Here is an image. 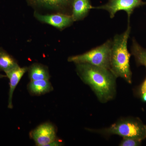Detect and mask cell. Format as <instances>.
<instances>
[{
  "instance_id": "d6986e66",
  "label": "cell",
  "mask_w": 146,
  "mask_h": 146,
  "mask_svg": "<svg viewBox=\"0 0 146 146\" xmlns=\"http://www.w3.org/2000/svg\"><path fill=\"white\" fill-rule=\"evenodd\" d=\"M145 127L146 130V125H145Z\"/></svg>"
},
{
  "instance_id": "ba28073f",
  "label": "cell",
  "mask_w": 146,
  "mask_h": 146,
  "mask_svg": "<svg viewBox=\"0 0 146 146\" xmlns=\"http://www.w3.org/2000/svg\"><path fill=\"white\" fill-rule=\"evenodd\" d=\"M28 70V67L21 68L18 65L5 73L6 76L9 80L8 105V108L9 109H12L13 108L12 99L13 92L23 76L27 72Z\"/></svg>"
},
{
  "instance_id": "ac0fdd59",
  "label": "cell",
  "mask_w": 146,
  "mask_h": 146,
  "mask_svg": "<svg viewBox=\"0 0 146 146\" xmlns=\"http://www.w3.org/2000/svg\"><path fill=\"white\" fill-rule=\"evenodd\" d=\"M6 77H7L6 76L0 74V78H3Z\"/></svg>"
},
{
  "instance_id": "5b68a950",
  "label": "cell",
  "mask_w": 146,
  "mask_h": 146,
  "mask_svg": "<svg viewBox=\"0 0 146 146\" xmlns=\"http://www.w3.org/2000/svg\"><path fill=\"white\" fill-rule=\"evenodd\" d=\"M146 2L142 0H109L105 4L92 7V9H103L109 12L110 18H114L115 14L120 11H124L127 14L128 22L133 11L136 8L146 5Z\"/></svg>"
},
{
  "instance_id": "8fae6325",
  "label": "cell",
  "mask_w": 146,
  "mask_h": 146,
  "mask_svg": "<svg viewBox=\"0 0 146 146\" xmlns=\"http://www.w3.org/2000/svg\"><path fill=\"white\" fill-rule=\"evenodd\" d=\"M27 89L31 96H40L51 92L53 87L48 80H41L30 82Z\"/></svg>"
},
{
  "instance_id": "30bf717a",
  "label": "cell",
  "mask_w": 146,
  "mask_h": 146,
  "mask_svg": "<svg viewBox=\"0 0 146 146\" xmlns=\"http://www.w3.org/2000/svg\"><path fill=\"white\" fill-rule=\"evenodd\" d=\"M72 6V16L74 21L83 20L93 7L90 0H74Z\"/></svg>"
},
{
  "instance_id": "52a82bcc",
  "label": "cell",
  "mask_w": 146,
  "mask_h": 146,
  "mask_svg": "<svg viewBox=\"0 0 146 146\" xmlns=\"http://www.w3.org/2000/svg\"><path fill=\"white\" fill-rule=\"evenodd\" d=\"M34 16L38 21L48 24L59 29L70 27L74 22L72 15L62 13L43 15L35 11Z\"/></svg>"
},
{
  "instance_id": "6da1fadb",
  "label": "cell",
  "mask_w": 146,
  "mask_h": 146,
  "mask_svg": "<svg viewBox=\"0 0 146 146\" xmlns=\"http://www.w3.org/2000/svg\"><path fill=\"white\" fill-rule=\"evenodd\" d=\"M76 64L78 75L91 87L101 102H107L114 98L117 77L111 71L87 63Z\"/></svg>"
},
{
  "instance_id": "277c9868",
  "label": "cell",
  "mask_w": 146,
  "mask_h": 146,
  "mask_svg": "<svg viewBox=\"0 0 146 146\" xmlns=\"http://www.w3.org/2000/svg\"><path fill=\"white\" fill-rule=\"evenodd\" d=\"M112 40H108L101 46L87 52L70 56L69 62L78 63H87L110 70V56Z\"/></svg>"
},
{
  "instance_id": "7c38bea8",
  "label": "cell",
  "mask_w": 146,
  "mask_h": 146,
  "mask_svg": "<svg viewBox=\"0 0 146 146\" xmlns=\"http://www.w3.org/2000/svg\"><path fill=\"white\" fill-rule=\"evenodd\" d=\"M28 72L31 81L41 80H49L50 78L48 67L40 63L32 64L28 68Z\"/></svg>"
},
{
  "instance_id": "5bb4252c",
  "label": "cell",
  "mask_w": 146,
  "mask_h": 146,
  "mask_svg": "<svg viewBox=\"0 0 146 146\" xmlns=\"http://www.w3.org/2000/svg\"><path fill=\"white\" fill-rule=\"evenodd\" d=\"M33 3L48 8L64 9L72 4L74 0H31Z\"/></svg>"
},
{
  "instance_id": "e0dca14e",
  "label": "cell",
  "mask_w": 146,
  "mask_h": 146,
  "mask_svg": "<svg viewBox=\"0 0 146 146\" xmlns=\"http://www.w3.org/2000/svg\"><path fill=\"white\" fill-rule=\"evenodd\" d=\"M141 100L143 102H146V92L143 93L140 96Z\"/></svg>"
},
{
  "instance_id": "7a4b0ae2",
  "label": "cell",
  "mask_w": 146,
  "mask_h": 146,
  "mask_svg": "<svg viewBox=\"0 0 146 146\" xmlns=\"http://www.w3.org/2000/svg\"><path fill=\"white\" fill-rule=\"evenodd\" d=\"M130 22L124 32L116 35L112 40L110 56V71L116 77L123 79L131 84L132 73L131 70L129 59L131 54L127 49V42L131 28Z\"/></svg>"
},
{
  "instance_id": "2e32d148",
  "label": "cell",
  "mask_w": 146,
  "mask_h": 146,
  "mask_svg": "<svg viewBox=\"0 0 146 146\" xmlns=\"http://www.w3.org/2000/svg\"><path fill=\"white\" fill-rule=\"evenodd\" d=\"M63 145V142L61 140H59L58 138H57L52 143H50L48 145V146H60Z\"/></svg>"
},
{
  "instance_id": "9c48e42d",
  "label": "cell",
  "mask_w": 146,
  "mask_h": 146,
  "mask_svg": "<svg viewBox=\"0 0 146 146\" xmlns=\"http://www.w3.org/2000/svg\"><path fill=\"white\" fill-rule=\"evenodd\" d=\"M131 53L137 65L145 66L146 69V48L141 46L134 38L132 39ZM145 92H146V78L137 89V94L140 96Z\"/></svg>"
},
{
  "instance_id": "3957f363",
  "label": "cell",
  "mask_w": 146,
  "mask_h": 146,
  "mask_svg": "<svg viewBox=\"0 0 146 146\" xmlns=\"http://www.w3.org/2000/svg\"><path fill=\"white\" fill-rule=\"evenodd\" d=\"M104 135H117L142 141L146 138V130L140 119L128 117L121 119L109 127L98 130L90 129Z\"/></svg>"
},
{
  "instance_id": "8992f818",
  "label": "cell",
  "mask_w": 146,
  "mask_h": 146,
  "mask_svg": "<svg viewBox=\"0 0 146 146\" xmlns=\"http://www.w3.org/2000/svg\"><path fill=\"white\" fill-rule=\"evenodd\" d=\"M57 129L50 122L41 124L29 133L30 138L36 146H48L57 138Z\"/></svg>"
},
{
  "instance_id": "9a60e30c",
  "label": "cell",
  "mask_w": 146,
  "mask_h": 146,
  "mask_svg": "<svg viewBox=\"0 0 146 146\" xmlns=\"http://www.w3.org/2000/svg\"><path fill=\"white\" fill-rule=\"evenodd\" d=\"M142 141L130 138H123L119 144L121 146H138L141 145Z\"/></svg>"
},
{
  "instance_id": "4fadbf2b",
  "label": "cell",
  "mask_w": 146,
  "mask_h": 146,
  "mask_svg": "<svg viewBox=\"0 0 146 146\" xmlns=\"http://www.w3.org/2000/svg\"><path fill=\"white\" fill-rule=\"evenodd\" d=\"M16 59L2 47H0V72H6L18 66Z\"/></svg>"
}]
</instances>
